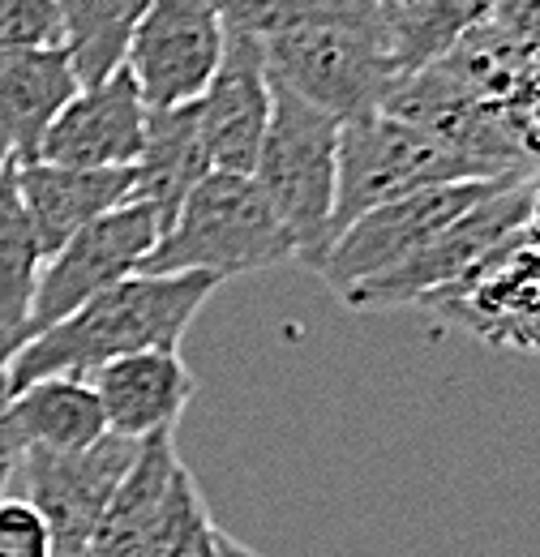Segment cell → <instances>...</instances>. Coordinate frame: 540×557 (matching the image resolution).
<instances>
[{
  "label": "cell",
  "mask_w": 540,
  "mask_h": 557,
  "mask_svg": "<svg viewBox=\"0 0 540 557\" xmlns=\"http://www.w3.org/2000/svg\"><path fill=\"white\" fill-rule=\"evenodd\" d=\"M219 292V278L202 271L181 275H125L95 292L69 318L30 335L4 369L9 391L39 377H90L99 364L146 348H181L185 331Z\"/></svg>",
  "instance_id": "obj_1"
},
{
  "label": "cell",
  "mask_w": 540,
  "mask_h": 557,
  "mask_svg": "<svg viewBox=\"0 0 540 557\" xmlns=\"http://www.w3.org/2000/svg\"><path fill=\"white\" fill-rule=\"evenodd\" d=\"M292 258L296 240L254 185V176L206 172L163 227V236L155 240V249L146 253L142 275L202 271L223 283L283 267Z\"/></svg>",
  "instance_id": "obj_2"
},
{
  "label": "cell",
  "mask_w": 540,
  "mask_h": 557,
  "mask_svg": "<svg viewBox=\"0 0 540 557\" xmlns=\"http://www.w3.org/2000/svg\"><path fill=\"white\" fill-rule=\"evenodd\" d=\"M339 125L331 112L270 86V121L249 176L292 232L296 258L309 271L322 267L335 240Z\"/></svg>",
  "instance_id": "obj_3"
},
{
  "label": "cell",
  "mask_w": 540,
  "mask_h": 557,
  "mask_svg": "<svg viewBox=\"0 0 540 557\" xmlns=\"http://www.w3.org/2000/svg\"><path fill=\"white\" fill-rule=\"evenodd\" d=\"M258 44L270 86L331 112L335 121L378 112L404 82L386 44V4L373 26H309Z\"/></svg>",
  "instance_id": "obj_4"
},
{
  "label": "cell",
  "mask_w": 540,
  "mask_h": 557,
  "mask_svg": "<svg viewBox=\"0 0 540 557\" xmlns=\"http://www.w3.org/2000/svg\"><path fill=\"white\" fill-rule=\"evenodd\" d=\"M476 181L472 168L429 129L391 112H365L339 125V198L335 236L365 210L429 185Z\"/></svg>",
  "instance_id": "obj_5"
},
{
  "label": "cell",
  "mask_w": 540,
  "mask_h": 557,
  "mask_svg": "<svg viewBox=\"0 0 540 557\" xmlns=\"http://www.w3.org/2000/svg\"><path fill=\"white\" fill-rule=\"evenodd\" d=\"M532 185L537 181H502V185H493L468 214H459L451 227H442L425 249H416L395 271L343 292V300L352 309H373V313L378 309H420L433 292L468 278L498 249H506L511 240L524 236Z\"/></svg>",
  "instance_id": "obj_6"
},
{
  "label": "cell",
  "mask_w": 540,
  "mask_h": 557,
  "mask_svg": "<svg viewBox=\"0 0 540 557\" xmlns=\"http://www.w3.org/2000/svg\"><path fill=\"white\" fill-rule=\"evenodd\" d=\"M493 185L502 181H446V185H429V189H416V194L391 198L382 207L356 214L331 240L318 275L343 296L369 278L395 271L416 249H425L442 227L468 214Z\"/></svg>",
  "instance_id": "obj_7"
},
{
  "label": "cell",
  "mask_w": 540,
  "mask_h": 557,
  "mask_svg": "<svg viewBox=\"0 0 540 557\" xmlns=\"http://www.w3.org/2000/svg\"><path fill=\"white\" fill-rule=\"evenodd\" d=\"M137 455L134 437L103 433L99 442L82 450H44L26 446L13 459V481L22 485V497L44 515L57 557H82L90 545V532L112 502L121 476L130 472Z\"/></svg>",
  "instance_id": "obj_8"
},
{
  "label": "cell",
  "mask_w": 540,
  "mask_h": 557,
  "mask_svg": "<svg viewBox=\"0 0 540 557\" xmlns=\"http://www.w3.org/2000/svg\"><path fill=\"white\" fill-rule=\"evenodd\" d=\"M159 236H163V219L146 202H121L95 223H86L82 232H73L39 267L26 331L39 335L52 322L69 318L77 305H86L95 292L121 283L125 275H137Z\"/></svg>",
  "instance_id": "obj_9"
},
{
  "label": "cell",
  "mask_w": 540,
  "mask_h": 557,
  "mask_svg": "<svg viewBox=\"0 0 540 557\" xmlns=\"http://www.w3.org/2000/svg\"><path fill=\"white\" fill-rule=\"evenodd\" d=\"M228 26L214 0H150L137 17L125 70L146 108H176L202 99L223 61Z\"/></svg>",
  "instance_id": "obj_10"
},
{
  "label": "cell",
  "mask_w": 540,
  "mask_h": 557,
  "mask_svg": "<svg viewBox=\"0 0 540 557\" xmlns=\"http://www.w3.org/2000/svg\"><path fill=\"white\" fill-rule=\"evenodd\" d=\"M420 309L489 348L540 356V245L528 236L511 240L480 271L433 292Z\"/></svg>",
  "instance_id": "obj_11"
},
{
  "label": "cell",
  "mask_w": 540,
  "mask_h": 557,
  "mask_svg": "<svg viewBox=\"0 0 540 557\" xmlns=\"http://www.w3.org/2000/svg\"><path fill=\"white\" fill-rule=\"evenodd\" d=\"M142 138H146V103L130 70L121 65L103 82L77 86V95L48 125L35 159L65 168H134Z\"/></svg>",
  "instance_id": "obj_12"
},
{
  "label": "cell",
  "mask_w": 540,
  "mask_h": 557,
  "mask_svg": "<svg viewBox=\"0 0 540 557\" xmlns=\"http://www.w3.org/2000/svg\"><path fill=\"white\" fill-rule=\"evenodd\" d=\"M198 121L210 172L249 176L270 121V77L262 65V44L254 35L228 30L219 73L198 99Z\"/></svg>",
  "instance_id": "obj_13"
},
{
  "label": "cell",
  "mask_w": 540,
  "mask_h": 557,
  "mask_svg": "<svg viewBox=\"0 0 540 557\" xmlns=\"http://www.w3.org/2000/svg\"><path fill=\"white\" fill-rule=\"evenodd\" d=\"M86 382L99 395L108 429L121 437H134V442L163 433V429H176L189 399L198 395V382H194L189 364L181 360V348H146L116 356V360L99 364Z\"/></svg>",
  "instance_id": "obj_14"
},
{
  "label": "cell",
  "mask_w": 540,
  "mask_h": 557,
  "mask_svg": "<svg viewBox=\"0 0 540 557\" xmlns=\"http://www.w3.org/2000/svg\"><path fill=\"white\" fill-rule=\"evenodd\" d=\"M17 194L35 223L44 258H52L73 232L99 214L130 202L134 168H65V163H17Z\"/></svg>",
  "instance_id": "obj_15"
},
{
  "label": "cell",
  "mask_w": 540,
  "mask_h": 557,
  "mask_svg": "<svg viewBox=\"0 0 540 557\" xmlns=\"http://www.w3.org/2000/svg\"><path fill=\"white\" fill-rule=\"evenodd\" d=\"M77 73L65 48H0V129L17 163L39 154L48 125L77 95Z\"/></svg>",
  "instance_id": "obj_16"
},
{
  "label": "cell",
  "mask_w": 540,
  "mask_h": 557,
  "mask_svg": "<svg viewBox=\"0 0 540 557\" xmlns=\"http://www.w3.org/2000/svg\"><path fill=\"white\" fill-rule=\"evenodd\" d=\"M206 172H210V159H206L198 99L176 103V108H146V138H142V154L134 163L130 202L155 207V214L168 227Z\"/></svg>",
  "instance_id": "obj_17"
},
{
  "label": "cell",
  "mask_w": 540,
  "mask_h": 557,
  "mask_svg": "<svg viewBox=\"0 0 540 557\" xmlns=\"http://www.w3.org/2000/svg\"><path fill=\"white\" fill-rule=\"evenodd\" d=\"M176 468H181L176 429L142 437L134 463L121 476L112 502L103 506V515H99V523L90 532V545H86L82 557H146V541H150L155 515L163 506V493L172 485Z\"/></svg>",
  "instance_id": "obj_18"
},
{
  "label": "cell",
  "mask_w": 540,
  "mask_h": 557,
  "mask_svg": "<svg viewBox=\"0 0 540 557\" xmlns=\"http://www.w3.org/2000/svg\"><path fill=\"white\" fill-rule=\"evenodd\" d=\"M9 417L17 424L22 450H82L108 433L99 395L86 377H39L9 391Z\"/></svg>",
  "instance_id": "obj_19"
},
{
  "label": "cell",
  "mask_w": 540,
  "mask_h": 557,
  "mask_svg": "<svg viewBox=\"0 0 540 557\" xmlns=\"http://www.w3.org/2000/svg\"><path fill=\"white\" fill-rule=\"evenodd\" d=\"M150 0H57L61 13V48L73 61L82 86L103 82L121 70L130 35Z\"/></svg>",
  "instance_id": "obj_20"
},
{
  "label": "cell",
  "mask_w": 540,
  "mask_h": 557,
  "mask_svg": "<svg viewBox=\"0 0 540 557\" xmlns=\"http://www.w3.org/2000/svg\"><path fill=\"white\" fill-rule=\"evenodd\" d=\"M44 267V249L35 236V223L22 207L17 194V159L4 168L0 176V326L9 331H26L30 322V300H35V283Z\"/></svg>",
  "instance_id": "obj_21"
},
{
  "label": "cell",
  "mask_w": 540,
  "mask_h": 557,
  "mask_svg": "<svg viewBox=\"0 0 540 557\" xmlns=\"http://www.w3.org/2000/svg\"><path fill=\"white\" fill-rule=\"evenodd\" d=\"M219 17L236 35L274 39L309 26H373L382 0H214Z\"/></svg>",
  "instance_id": "obj_22"
},
{
  "label": "cell",
  "mask_w": 540,
  "mask_h": 557,
  "mask_svg": "<svg viewBox=\"0 0 540 557\" xmlns=\"http://www.w3.org/2000/svg\"><path fill=\"white\" fill-rule=\"evenodd\" d=\"M219 532L223 528L214 523L194 472L181 463L168 493H163L159 515H155V528H150V541H146V557H214Z\"/></svg>",
  "instance_id": "obj_23"
},
{
  "label": "cell",
  "mask_w": 540,
  "mask_h": 557,
  "mask_svg": "<svg viewBox=\"0 0 540 557\" xmlns=\"http://www.w3.org/2000/svg\"><path fill=\"white\" fill-rule=\"evenodd\" d=\"M493 103H498L502 129H506L511 146L519 150L524 168L540 181V73L519 77V82L506 86Z\"/></svg>",
  "instance_id": "obj_24"
},
{
  "label": "cell",
  "mask_w": 540,
  "mask_h": 557,
  "mask_svg": "<svg viewBox=\"0 0 540 557\" xmlns=\"http://www.w3.org/2000/svg\"><path fill=\"white\" fill-rule=\"evenodd\" d=\"M0 48H61L57 0H0Z\"/></svg>",
  "instance_id": "obj_25"
},
{
  "label": "cell",
  "mask_w": 540,
  "mask_h": 557,
  "mask_svg": "<svg viewBox=\"0 0 540 557\" xmlns=\"http://www.w3.org/2000/svg\"><path fill=\"white\" fill-rule=\"evenodd\" d=\"M0 557H57L44 515L22 493L0 497Z\"/></svg>",
  "instance_id": "obj_26"
},
{
  "label": "cell",
  "mask_w": 540,
  "mask_h": 557,
  "mask_svg": "<svg viewBox=\"0 0 540 557\" xmlns=\"http://www.w3.org/2000/svg\"><path fill=\"white\" fill-rule=\"evenodd\" d=\"M17 455H22V437H17L13 417H9V382L0 373V468H13Z\"/></svg>",
  "instance_id": "obj_27"
},
{
  "label": "cell",
  "mask_w": 540,
  "mask_h": 557,
  "mask_svg": "<svg viewBox=\"0 0 540 557\" xmlns=\"http://www.w3.org/2000/svg\"><path fill=\"white\" fill-rule=\"evenodd\" d=\"M26 344V335L22 331H9V326H0V373L9 369V360L17 356V348Z\"/></svg>",
  "instance_id": "obj_28"
},
{
  "label": "cell",
  "mask_w": 540,
  "mask_h": 557,
  "mask_svg": "<svg viewBox=\"0 0 540 557\" xmlns=\"http://www.w3.org/2000/svg\"><path fill=\"white\" fill-rule=\"evenodd\" d=\"M524 236L540 245V181L532 185V198H528V219H524Z\"/></svg>",
  "instance_id": "obj_29"
},
{
  "label": "cell",
  "mask_w": 540,
  "mask_h": 557,
  "mask_svg": "<svg viewBox=\"0 0 540 557\" xmlns=\"http://www.w3.org/2000/svg\"><path fill=\"white\" fill-rule=\"evenodd\" d=\"M214 557H262V554H258V549H249L245 541H236V536L219 532V545H214Z\"/></svg>",
  "instance_id": "obj_30"
},
{
  "label": "cell",
  "mask_w": 540,
  "mask_h": 557,
  "mask_svg": "<svg viewBox=\"0 0 540 557\" xmlns=\"http://www.w3.org/2000/svg\"><path fill=\"white\" fill-rule=\"evenodd\" d=\"M9 163H13V146H9V138H4V129H0V176H4Z\"/></svg>",
  "instance_id": "obj_31"
},
{
  "label": "cell",
  "mask_w": 540,
  "mask_h": 557,
  "mask_svg": "<svg viewBox=\"0 0 540 557\" xmlns=\"http://www.w3.org/2000/svg\"><path fill=\"white\" fill-rule=\"evenodd\" d=\"M9 485H13V468H0V497L9 493Z\"/></svg>",
  "instance_id": "obj_32"
},
{
  "label": "cell",
  "mask_w": 540,
  "mask_h": 557,
  "mask_svg": "<svg viewBox=\"0 0 540 557\" xmlns=\"http://www.w3.org/2000/svg\"><path fill=\"white\" fill-rule=\"evenodd\" d=\"M391 4H400V9H412V4H425V0H391Z\"/></svg>",
  "instance_id": "obj_33"
}]
</instances>
